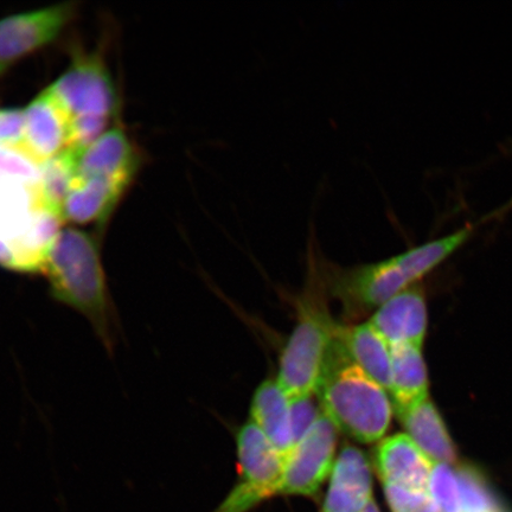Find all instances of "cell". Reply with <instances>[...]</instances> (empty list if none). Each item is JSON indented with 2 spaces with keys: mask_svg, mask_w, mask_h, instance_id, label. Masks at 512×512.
<instances>
[{
  "mask_svg": "<svg viewBox=\"0 0 512 512\" xmlns=\"http://www.w3.org/2000/svg\"><path fill=\"white\" fill-rule=\"evenodd\" d=\"M42 273L48 279L50 296L85 315L111 349L114 307L93 236L80 229H62L49 249Z\"/></svg>",
  "mask_w": 512,
  "mask_h": 512,
  "instance_id": "cell-1",
  "label": "cell"
},
{
  "mask_svg": "<svg viewBox=\"0 0 512 512\" xmlns=\"http://www.w3.org/2000/svg\"><path fill=\"white\" fill-rule=\"evenodd\" d=\"M316 393L337 430L358 443H376L387 433L393 414L388 392L351 362L338 332Z\"/></svg>",
  "mask_w": 512,
  "mask_h": 512,
  "instance_id": "cell-2",
  "label": "cell"
},
{
  "mask_svg": "<svg viewBox=\"0 0 512 512\" xmlns=\"http://www.w3.org/2000/svg\"><path fill=\"white\" fill-rule=\"evenodd\" d=\"M337 324L322 304H302L299 319L280 357L278 383L288 400L309 398L324 375Z\"/></svg>",
  "mask_w": 512,
  "mask_h": 512,
  "instance_id": "cell-3",
  "label": "cell"
},
{
  "mask_svg": "<svg viewBox=\"0 0 512 512\" xmlns=\"http://www.w3.org/2000/svg\"><path fill=\"white\" fill-rule=\"evenodd\" d=\"M240 478L215 512H247L271 496L283 482L285 458L252 421L238 434Z\"/></svg>",
  "mask_w": 512,
  "mask_h": 512,
  "instance_id": "cell-4",
  "label": "cell"
},
{
  "mask_svg": "<svg viewBox=\"0 0 512 512\" xmlns=\"http://www.w3.org/2000/svg\"><path fill=\"white\" fill-rule=\"evenodd\" d=\"M70 118H110L117 96L110 73L95 55L78 57L53 85L47 88Z\"/></svg>",
  "mask_w": 512,
  "mask_h": 512,
  "instance_id": "cell-5",
  "label": "cell"
},
{
  "mask_svg": "<svg viewBox=\"0 0 512 512\" xmlns=\"http://www.w3.org/2000/svg\"><path fill=\"white\" fill-rule=\"evenodd\" d=\"M337 428L324 413L285 459L279 494L315 496L334 470Z\"/></svg>",
  "mask_w": 512,
  "mask_h": 512,
  "instance_id": "cell-6",
  "label": "cell"
},
{
  "mask_svg": "<svg viewBox=\"0 0 512 512\" xmlns=\"http://www.w3.org/2000/svg\"><path fill=\"white\" fill-rule=\"evenodd\" d=\"M335 275L336 294L350 310L368 311L381 307L415 283L401 254Z\"/></svg>",
  "mask_w": 512,
  "mask_h": 512,
  "instance_id": "cell-7",
  "label": "cell"
},
{
  "mask_svg": "<svg viewBox=\"0 0 512 512\" xmlns=\"http://www.w3.org/2000/svg\"><path fill=\"white\" fill-rule=\"evenodd\" d=\"M72 4L25 12L0 21V67L47 46L59 36L73 16Z\"/></svg>",
  "mask_w": 512,
  "mask_h": 512,
  "instance_id": "cell-8",
  "label": "cell"
},
{
  "mask_svg": "<svg viewBox=\"0 0 512 512\" xmlns=\"http://www.w3.org/2000/svg\"><path fill=\"white\" fill-rule=\"evenodd\" d=\"M70 115L48 89L24 110L21 150L42 165L68 150Z\"/></svg>",
  "mask_w": 512,
  "mask_h": 512,
  "instance_id": "cell-9",
  "label": "cell"
},
{
  "mask_svg": "<svg viewBox=\"0 0 512 512\" xmlns=\"http://www.w3.org/2000/svg\"><path fill=\"white\" fill-rule=\"evenodd\" d=\"M376 469L383 485L428 492L435 464L407 434L381 440L375 453Z\"/></svg>",
  "mask_w": 512,
  "mask_h": 512,
  "instance_id": "cell-10",
  "label": "cell"
},
{
  "mask_svg": "<svg viewBox=\"0 0 512 512\" xmlns=\"http://www.w3.org/2000/svg\"><path fill=\"white\" fill-rule=\"evenodd\" d=\"M369 324L389 345L407 343L421 348L427 330L424 293L418 287L407 288L379 307Z\"/></svg>",
  "mask_w": 512,
  "mask_h": 512,
  "instance_id": "cell-11",
  "label": "cell"
},
{
  "mask_svg": "<svg viewBox=\"0 0 512 512\" xmlns=\"http://www.w3.org/2000/svg\"><path fill=\"white\" fill-rule=\"evenodd\" d=\"M371 472L364 453L347 446L339 454L326 495L323 512H362L371 497Z\"/></svg>",
  "mask_w": 512,
  "mask_h": 512,
  "instance_id": "cell-12",
  "label": "cell"
},
{
  "mask_svg": "<svg viewBox=\"0 0 512 512\" xmlns=\"http://www.w3.org/2000/svg\"><path fill=\"white\" fill-rule=\"evenodd\" d=\"M138 166L134 147L120 128L102 134L76 157V177L112 178L131 182Z\"/></svg>",
  "mask_w": 512,
  "mask_h": 512,
  "instance_id": "cell-13",
  "label": "cell"
},
{
  "mask_svg": "<svg viewBox=\"0 0 512 512\" xmlns=\"http://www.w3.org/2000/svg\"><path fill=\"white\" fill-rule=\"evenodd\" d=\"M41 206L37 184L0 176V242L10 253V270L14 267L15 249L28 233Z\"/></svg>",
  "mask_w": 512,
  "mask_h": 512,
  "instance_id": "cell-14",
  "label": "cell"
},
{
  "mask_svg": "<svg viewBox=\"0 0 512 512\" xmlns=\"http://www.w3.org/2000/svg\"><path fill=\"white\" fill-rule=\"evenodd\" d=\"M128 183L121 179L76 177L63 204V220L78 224L105 222Z\"/></svg>",
  "mask_w": 512,
  "mask_h": 512,
  "instance_id": "cell-15",
  "label": "cell"
},
{
  "mask_svg": "<svg viewBox=\"0 0 512 512\" xmlns=\"http://www.w3.org/2000/svg\"><path fill=\"white\" fill-rule=\"evenodd\" d=\"M251 415L253 424L286 459L296 441L292 430L290 400L277 380L262 382L256 389Z\"/></svg>",
  "mask_w": 512,
  "mask_h": 512,
  "instance_id": "cell-16",
  "label": "cell"
},
{
  "mask_svg": "<svg viewBox=\"0 0 512 512\" xmlns=\"http://www.w3.org/2000/svg\"><path fill=\"white\" fill-rule=\"evenodd\" d=\"M392 351V395L396 415L401 418L428 399V376L421 348L401 343Z\"/></svg>",
  "mask_w": 512,
  "mask_h": 512,
  "instance_id": "cell-17",
  "label": "cell"
},
{
  "mask_svg": "<svg viewBox=\"0 0 512 512\" xmlns=\"http://www.w3.org/2000/svg\"><path fill=\"white\" fill-rule=\"evenodd\" d=\"M338 336L356 366L390 393L392 388V351L390 345L369 323L342 328Z\"/></svg>",
  "mask_w": 512,
  "mask_h": 512,
  "instance_id": "cell-18",
  "label": "cell"
},
{
  "mask_svg": "<svg viewBox=\"0 0 512 512\" xmlns=\"http://www.w3.org/2000/svg\"><path fill=\"white\" fill-rule=\"evenodd\" d=\"M407 435L434 464L452 465L457 454L441 415L428 399L399 418Z\"/></svg>",
  "mask_w": 512,
  "mask_h": 512,
  "instance_id": "cell-19",
  "label": "cell"
},
{
  "mask_svg": "<svg viewBox=\"0 0 512 512\" xmlns=\"http://www.w3.org/2000/svg\"><path fill=\"white\" fill-rule=\"evenodd\" d=\"M76 157L78 152L68 149L41 165L38 196L44 206L61 215L76 178Z\"/></svg>",
  "mask_w": 512,
  "mask_h": 512,
  "instance_id": "cell-20",
  "label": "cell"
},
{
  "mask_svg": "<svg viewBox=\"0 0 512 512\" xmlns=\"http://www.w3.org/2000/svg\"><path fill=\"white\" fill-rule=\"evenodd\" d=\"M430 492L435 512H463L458 473L448 464H435Z\"/></svg>",
  "mask_w": 512,
  "mask_h": 512,
  "instance_id": "cell-21",
  "label": "cell"
},
{
  "mask_svg": "<svg viewBox=\"0 0 512 512\" xmlns=\"http://www.w3.org/2000/svg\"><path fill=\"white\" fill-rule=\"evenodd\" d=\"M457 473L463 512H499L494 498L475 473L465 469Z\"/></svg>",
  "mask_w": 512,
  "mask_h": 512,
  "instance_id": "cell-22",
  "label": "cell"
},
{
  "mask_svg": "<svg viewBox=\"0 0 512 512\" xmlns=\"http://www.w3.org/2000/svg\"><path fill=\"white\" fill-rule=\"evenodd\" d=\"M105 117H76L70 120L68 149L81 152L98 140L107 126Z\"/></svg>",
  "mask_w": 512,
  "mask_h": 512,
  "instance_id": "cell-23",
  "label": "cell"
},
{
  "mask_svg": "<svg viewBox=\"0 0 512 512\" xmlns=\"http://www.w3.org/2000/svg\"><path fill=\"white\" fill-rule=\"evenodd\" d=\"M392 512H425L432 508L430 492H420L383 485Z\"/></svg>",
  "mask_w": 512,
  "mask_h": 512,
  "instance_id": "cell-24",
  "label": "cell"
},
{
  "mask_svg": "<svg viewBox=\"0 0 512 512\" xmlns=\"http://www.w3.org/2000/svg\"><path fill=\"white\" fill-rule=\"evenodd\" d=\"M292 430L296 444L309 432L320 418V413L312 396L290 401Z\"/></svg>",
  "mask_w": 512,
  "mask_h": 512,
  "instance_id": "cell-25",
  "label": "cell"
},
{
  "mask_svg": "<svg viewBox=\"0 0 512 512\" xmlns=\"http://www.w3.org/2000/svg\"><path fill=\"white\" fill-rule=\"evenodd\" d=\"M24 134V110H0V144L21 149Z\"/></svg>",
  "mask_w": 512,
  "mask_h": 512,
  "instance_id": "cell-26",
  "label": "cell"
},
{
  "mask_svg": "<svg viewBox=\"0 0 512 512\" xmlns=\"http://www.w3.org/2000/svg\"><path fill=\"white\" fill-rule=\"evenodd\" d=\"M362 512H380L379 508H377V505L374 501V499H371V501L368 503L367 507L364 508Z\"/></svg>",
  "mask_w": 512,
  "mask_h": 512,
  "instance_id": "cell-27",
  "label": "cell"
},
{
  "mask_svg": "<svg viewBox=\"0 0 512 512\" xmlns=\"http://www.w3.org/2000/svg\"><path fill=\"white\" fill-rule=\"evenodd\" d=\"M425 512H435V511L433 510V508H431V509H428V510H427V511H425Z\"/></svg>",
  "mask_w": 512,
  "mask_h": 512,
  "instance_id": "cell-28",
  "label": "cell"
},
{
  "mask_svg": "<svg viewBox=\"0 0 512 512\" xmlns=\"http://www.w3.org/2000/svg\"><path fill=\"white\" fill-rule=\"evenodd\" d=\"M2 72H3V68H2V67H0V73H2Z\"/></svg>",
  "mask_w": 512,
  "mask_h": 512,
  "instance_id": "cell-29",
  "label": "cell"
}]
</instances>
